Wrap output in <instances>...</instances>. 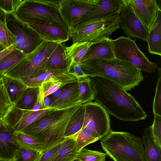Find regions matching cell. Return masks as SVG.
<instances>
[{
    "label": "cell",
    "mask_w": 161,
    "mask_h": 161,
    "mask_svg": "<svg viewBox=\"0 0 161 161\" xmlns=\"http://www.w3.org/2000/svg\"><path fill=\"white\" fill-rule=\"evenodd\" d=\"M94 99L108 113L128 121L145 119L147 115L133 96L118 84L98 76L90 77Z\"/></svg>",
    "instance_id": "obj_1"
},
{
    "label": "cell",
    "mask_w": 161,
    "mask_h": 161,
    "mask_svg": "<svg viewBox=\"0 0 161 161\" xmlns=\"http://www.w3.org/2000/svg\"><path fill=\"white\" fill-rule=\"evenodd\" d=\"M79 64L88 76L106 78L118 84L126 91L138 86L144 79L141 70L128 62L116 58L92 59Z\"/></svg>",
    "instance_id": "obj_2"
},
{
    "label": "cell",
    "mask_w": 161,
    "mask_h": 161,
    "mask_svg": "<svg viewBox=\"0 0 161 161\" xmlns=\"http://www.w3.org/2000/svg\"><path fill=\"white\" fill-rule=\"evenodd\" d=\"M82 104L54 111L38 119L20 131L45 143L42 154L64 140L67 125L72 116Z\"/></svg>",
    "instance_id": "obj_3"
},
{
    "label": "cell",
    "mask_w": 161,
    "mask_h": 161,
    "mask_svg": "<svg viewBox=\"0 0 161 161\" xmlns=\"http://www.w3.org/2000/svg\"><path fill=\"white\" fill-rule=\"evenodd\" d=\"M100 140L103 150L114 161H145L142 138L111 130Z\"/></svg>",
    "instance_id": "obj_4"
},
{
    "label": "cell",
    "mask_w": 161,
    "mask_h": 161,
    "mask_svg": "<svg viewBox=\"0 0 161 161\" xmlns=\"http://www.w3.org/2000/svg\"><path fill=\"white\" fill-rule=\"evenodd\" d=\"M60 0H23L13 14L18 20L27 24L44 23L68 29L59 13Z\"/></svg>",
    "instance_id": "obj_5"
},
{
    "label": "cell",
    "mask_w": 161,
    "mask_h": 161,
    "mask_svg": "<svg viewBox=\"0 0 161 161\" xmlns=\"http://www.w3.org/2000/svg\"><path fill=\"white\" fill-rule=\"evenodd\" d=\"M59 43L43 41L3 75L17 79L33 78L41 75L47 70V63Z\"/></svg>",
    "instance_id": "obj_6"
},
{
    "label": "cell",
    "mask_w": 161,
    "mask_h": 161,
    "mask_svg": "<svg viewBox=\"0 0 161 161\" xmlns=\"http://www.w3.org/2000/svg\"><path fill=\"white\" fill-rule=\"evenodd\" d=\"M120 14L118 12L77 26L70 32L73 43L86 42L93 43L108 38L120 28Z\"/></svg>",
    "instance_id": "obj_7"
},
{
    "label": "cell",
    "mask_w": 161,
    "mask_h": 161,
    "mask_svg": "<svg viewBox=\"0 0 161 161\" xmlns=\"http://www.w3.org/2000/svg\"><path fill=\"white\" fill-rule=\"evenodd\" d=\"M111 41L116 58L128 62L141 71L152 73L157 69V64L148 59L134 40L122 36Z\"/></svg>",
    "instance_id": "obj_8"
},
{
    "label": "cell",
    "mask_w": 161,
    "mask_h": 161,
    "mask_svg": "<svg viewBox=\"0 0 161 161\" xmlns=\"http://www.w3.org/2000/svg\"><path fill=\"white\" fill-rule=\"evenodd\" d=\"M6 23L13 35L15 48L26 55L33 51L44 41L27 24L18 20L13 14H6Z\"/></svg>",
    "instance_id": "obj_9"
},
{
    "label": "cell",
    "mask_w": 161,
    "mask_h": 161,
    "mask_svg": "<svg viewBox=\"0 0 161 161\" xmlns=\"http://www.w3.org/2000/svg\"><path fill=\"white\" fill-rule=\"evenodd\" d=\"M82 105L85 108L83 128L87 127L96 137L101 139L111 130L109 114L96 102Z\"/></svg>",
    "instance_id": "obj_10"
},
{
    "label": "cell",
    "mask_w": 161,
    "mask_h": 161,
    "mask_svg": "<svg viewBox=\"0 0 161 161\" xmlns=\"http://www.w3.org/2000/svg\"><path fill=\"white\" fill-rule=\"evenodd\" d=\"M97 0H60L59 11L70 32L96 4Z\"/></svg>",
    "instance_id": "obj_11"
},
{
    "label": "cell",
    "mask_w": 161,
    "mask_h": 161,
    "mask_svg": "<svg viewBox=\"0 0 161 161\" xmlns=\"http://www.w3.org/2000/svg\"><path fill=\"white\" fill-rule=\"evenodd\" d=\"M124 4L119 15V25L127 37L140 39L147 42L149 32L136 16L127 0H124Z\"/></svg>",
    "instance_id": "obj_12"
},
{
    "label": "cell",
    "mask_w": 161,
    "mask_h": 161,
    "mask_svg": "<svg viewBox=\"0 0 161 161\" xmlns=\"http://www.w3.org/2000/svg\"><path fill=\"white\" fill-rule=\"evenodd\" d=\"M57 110L44 109L34 111L19 109L14 105L3 118L8 126L15 131H20L44 116Z\"/></svg>",
    "instance_id": "obj_13"
},
{
    "label": "cell",
    "mask_w": 161,
    "mask_h": 161,
    "mask_svg": "<svg viewBox=\"0 0 161 161\" xmlns=\"http://www.w3.org/2000/svg\"><path fill=\"white\" fill-rule=\"evenodd\" d=\"M136 16L149 32L159 12L161 11L156 0H127Z\"/></svg>",
    "instance_id": "obj_14"
},
{
    "label": "cell",
    "mask_w": 161,
    "mask_h": 161,
    "mask_svg": "<svg viewBox=\"0 0 161 161\" xmlns=\"http://www.w3.org/2000/svg\"><path fill=\"white\" fill-rule=\"evenodd\" d=\"M124 0H97L95 6L78 22L76 26L120 12Z\"/></svg>",
    "instance_id": "obj_15"
},
{
    "label": "cell",
    "mask_w": 161,
    "mask_h": 161,
    "mask_svg": "<svg viewBox=\"0 0 161 161\" xmlns=\"http://www.w3.org/2000/svg\"><path fill=\"white\" fill-rule=\"evenodd\" d=\"M44 41L58 43L64 42L70 37L68 29L52 24L37 22L28 24Z\"/></svg>",
    "instance_id": "obj_16"
},
{
    "label": "cell",
    "mask_w": 161,
    "mask_h": 161,
    "mask_svg": "<svg viewBox=\"0 0 161 161\" xmlns=\"http://www.w3.org/2000/svg\"><path fill=\"white\" fill-rule=\"evenodd\" d=\"M51 79L59 80L66 84L79 82L80 80L67 69H49L35 78L20 79L28 87H39L43 81Z\"/></svg>",
    "instance_id": "obj_17"
},
{
    "label": "cell",
    "mask_w": 161,
    "mask_h": 161,
    "mask_svg": "<svg viewBox=\"0 0 161 161\" xmlns=\"http://www.w3.org/2000/svg\"><path fill=\"white\" fill-rule=\"evenodd\" d=\"M15 131L10 127L0 131V158L6 161L12 160L20 147L15 138Z\"/></svg>",
    "instance_id": "obj_18"
},
{
    "label": "cell",
    "mask_w": 161,
    "mask_h": 161,
    "mask_svg": "<svg viewBox=\"0 0 161 161\" xmlns=\"http://www.w3.org/2000/svg\"><path fill=\"white\" fill-rule=\"evenodd\" d=\"M115 58L111 39L108 37L92 43L81 62L94 59H108Z\"/></svg>",
    "instance_id": "obj_19"
},
{
    "label": "cell",
    "mask_w": 161,
    "mask_h": 161,
    "mask_svg": "<svg viewBox=\"0 0 161 161\" xmlns=\"http://www.w3.org/2000/svg\"><path fill=\"white\" fill-rule=\"evenodd\" d=\"M78 86L79 82L75 83L51 103L48 108L62 110L81 104L79 95Z\"/></svg>",
    "instance_id": "obj_20"
},
{
    "label": "cell",
    "mask_w": 161,
    "mask_h": 161,
    "mask_svg": "<svg viewBox=\"0 0 161 161\" xmlns=\"http://www.w3.org/2000/svg\"><path fill=\"white\" fill-rule=\"evenodd\" d=\"M92 44L86 42H76L73 43L70 46L65 47L64 52L68 72L73 64H80L81 63Z\"/></svg>",
    "instance_id": "obj_21"
},
{
    "label": "cell",
    "mask_w": 161,
    "mask_h": 161,
    "mask_svg": "<svg viewBox=\"0 0 161 161\" xmlns=\"http://www.w3.org/2000/svg\"><path fill=\"white\" fill-rule=\"evenodd\" d=\"M2 80L10 99L14 105L28 87L20 79L4 75Z\"/></svg>",
    "instance_id": "obj_22"
},
{
    "label": "cell",
    "mask_w": 161,
    "mask_h": 161,
    "mask_svg": "<svg viewBox=\"0 0 161 161\" xmlns=\"http://www.w3.org/2000/svg\"><path fill=\"white\" fill-rule=\"evenodd\" d=\"M150 53L161 55V11L160 12L150 31L147 42Z\"/></svg>",
    "instance_id": "obj_23"
},
{
    "label": "cell",
    "mask_w": 161,
    "mask_h": 161,
    "mask_svg": "<svg viewBox=\"0 0 161 161\" xmlns=\"http://www.w3.org/2000/svg\"><path fill=\"white\" fill-rule=\"evenodd\" d=\"M142 139L145 161H161V149L154 143L149 126L144 129Z\"/></svg>",
    "instance_id": "obj_24"
},
{
    "label": "cell",
    "mask_w": 161,
    "mask_h": 161,
    "mask_svg": "<svg viewBox=\"0 0 161 161\" xmlns=\"http://www.w3.org/2000/svg\"><path fill=\"white\" fill-rule=\"evenodd\" d=\"M85 116V108L82 104L71 117L66 128L65 138L73 139L82 129Z\"/></svg>",
    "instance_id": "obj_25"
},
{
    "label": "cell",
    "mask_w": 161,
    "mask_h": 161,
    "mask_svg": "<svg viewBox=\"0 0 161 161\" xmlns=\"http://www.w3.org/2000/svg\"><path fill=\"white\" fill-rule=\"evenodd\" d=\"M65 46L64 42L59 44L47 63L46 68L47 70H67V63L64 52Z\"/></svg>",
    "instance_id": "obj_26"
},
{
    "label": "cell",
    "mask_w": 161,
    "mask_h": 161,
    "mask_svg": "<svg viewBox=\"0 0 161 161\" xmlns=\"http://www.w3.org/2000/svg\"><path fill=\"white\" fill-rule=\"evenodd\" d=\"M78 152L75 141L71 138H65L53 161H72L75 159Z\"/></svg>",
    "instance_id": "obj_27"
},
{
    "label": "cell",
    "mask_w": 161,
    "mask_h": 161,
    "mask_svg": "<svg viewBox=\"0 0 161 161\" xmlns=\"http://www.w3.org/2000/svg\"><path fill=\"white\" fill-rule=\"evenodd\" d=\"M65 85L62 81L55 79H51L43 81L39 87L38 97L40 101L41 109H45L43 104L44 98Z\"/></svg>",
    "instance_id": "obj_28"
},
{
    "label": "cell",
    "mask_w": 161,
    "mask_h": 161,
    "mask_svg": "<svg viewBox=\"0 0 161 161\" xmlns=\"http://www.w3.org/2000/svg\"><path fill=\"white\" fill-rule=\"evenodd\" d=\"M14 135L20 146L35 150L42 153L45 146L43 142L21 131H15Z\"/></svg>",
    "instance_id": "obj_29"
},
{
    "label": "cell",
    "mask_w": 161,
    "mask_h": 161,
    "mask_svg": "<svg viewBox=\"0 0 161 161\" xmlns=\"http://www.w3.org/2000/svg\"><path fill=\"white\" fill-rule=\"evenodd\" d=\"M39 94V87H28L14 105L22 110H31L36 101Z\"/></svg>",
    "instance_id": "obj_30"
},
{
    "label": "cell",
    "mask_w": 161,
    "mask_h": 161,
    "mask_svg": "<svg viewBox=\"0 0 161 161\" xmlns=\"http://www.w3.org/2000/svg\"><path fill=\"white\" fill-rule=\"evenodd\" d=\"M78 92L81 104L92 102L94 100L95 92L90 77L80 79Z\"/></svg>",
    "instance_id": "obj_31"
},
{
    "label": "cell",
    "mask_w": 161,
    "mask_h": 161,
    "mask_svg": "<svg viewBox=\"0 0 161 161\" xmlns=\"http://www.w3.org/2000/svg\"><path fill=\"white\" fill-rule=\"evenodd\" d=\"M73 139L75 141L78 152L88 145L99 140L86 127H83Z\"/></svg>",
    "instance_id": "obj_32"
},
{
    "label": "cell",
    "mask_w": 161,
    "mask_h": 161,
    "mask_svg": "<svg viewBox=\"0 0 161 161\" xmlns=\"http://www.w3.org/2000/svg\"><path fill=\"white\" fill-rule=\"evenodd\" d=\"M25 55L22 51L15 48L0 62V74H3Z\"/></svg>",
    "instance_id": "obj_33"
},
{
    "label": "cell",
    "mask_w": 161,
    "mask_h": 161,
    "mask_svg": "<svg viewBox=\"0 0 161 161\" xmlns=\"http://www.w3.org/2000/svg\"><path fill=\"white\" fill-rule=\"evenodd\" d=\"M41 152L31 149L20 146L16 152L13 161H39Z\"/></svg>",
    "instance_id": "obj_34"
},
{
    "label": "cell",
    "mask_w": 161,
    "mask_h": 161,
    "mask_svg": "<svg viewBox=\"0 0 161 161\" xmlns=\"http://www.w3.org/2000/svg\"><path fill=\"white\" fill-rule=\"evenodd\" d=\"M106 156L102 152L84 148L78 152L75 159L80 161H106Z\"/></svg>",
    "instance_id": "obj_35"
},
{
    "label": "cell",
    "mask_w": 161,
    "mask_h": 161,
    "mask_svg": "<svg viewBox=\"0 0 161 161\" xmlns=\"http://www.w3.org/2000/svg\"><path fill=\"white\" fill-rule=\"evenodd\" d=\"M14 106L8 97L1 79L0 80V118H4Z\"/></svg>",
    "instance_id": "obj_36"
},
{
    "label": "cell",
    "mask_w": 161,
    "mask_h": 161,
    "mask_svg": "<svg viewBox=\"0 0 161 161\" xmlns=\"http://www.w3.org/2000/svg\"><path fill=\"white\" fill-rule=\"evenodd\" d=\"M157 69L158 77L153 102V112L154 115L161 116V69L158 67Z\"/></svg>",
    "instance_id": "obj_37"
},
{
    "label": "cell",
    "mask_w": 161,
    "mask_h": 161,
    "mask_svg": "<svg viewBox=\"0 0 161 161\" xmlns=\"http://www.w3.org/2000/svg\"><path fill=\"white\" fill-rule=\"evenodd\" d=\"M149 127L154 143L161 149V116L154 114L153 123Z\"/></svg>",
    "instance_id": "obj_38"
},
{
    "label": "cell",
    "mask_w": 161,
    "mask_h": 161,
    "mask_svg": "<svg viewBox=\"0 0 161 161\" xmlns=\"http://www.w3.org/2000/svg\"><path fill=\"white\" fill-rule=\"evenodd\" d=\"M0 43L4 49L14 43L13 35L8 28L6 21L0 24Z\"/></svg>",
    "instance_id": "obj_39"
},
{
    "label": "cell",
    "mask_w": 161,
    "mask_h": 161,
    "mask_svg": "<svg viewBox=\"0 0 161 161\" xmlns=\"http://www.w3.org/2000/svg\"><path fill=\"white\" fill-rule=\"evenodd\" d=\"M22 0H0V9L6 14H13Z\"/></svg>",
    "instance_id": "obj_40"
},
{
    "label": "cell",
    "mask_w": 161,
    "mask_h": 161,
    "mask_svg": "<svg viewBox=\"0 0 161 161\" xmlns=\"http://www.w3.org/2000/svg\"><path fill=\"white\" fill-rule=\"evenodd\" d=\"M63 141L42 154L39 161H53L57 152L62 147Z\"/></svg>",
    "instance_id": "obj_41"
},
{
    "label": "cell",
    "mask_w": 161,
    "mask_h": 161,
    "mask_svg": "<svg viewBox=\"0 0 161 161\" xmlns=\"http://www.w3.org/2000/svg\"><path fill=\"white\" fill-rule=\"evenodd\" d=\"M75 83L66 84L60 87L52 94L48 96L50 101V104L60 96L64 92L71 87Z\"/></svg>",
    "instance_id": "obj_42"
},
{
    "label": "cell",
    "mask_w": 161,
    "mask_h": 161,
    "mask_svg": "<svg viewBox=\"0 0 161 161\" xmlns=\"http://www.w3.org/2000/svg\"><path fill=\"white\" fill-rule=\"evenodd\" d=\"M73 73L80 79L88 77L83 72L79 64H74L71 66L69 71Z\"/></svg>",
    "instance_id": "obj_43"
},
{
    "label": "cell",
    "mask_w": 161,
    "mask_h": 161,
    "mask_svg": "<svg viewBox=\"0 0 161 161\" xmlns=\"http://www.w3.org/2000/svg\"><path fill=\"white\" fill-rule=\"evenodd\" d=\"M16 47V45L14 43L0 52V62L12 52Z\"/></svg>",
    "instance_id": "obj_44"
},
{
    "label": "cell",
    "mask_w": 161,
    "mask_h": 161,
    "mask_svg": "<svg viewBox=\"0 0 161 161\" xmlns=\"http://www.w3.org/2000/svg\"><path fill=\"white\" fill-rule=\"evenodd\" d=\"M9 128L3 119L0 118V131L7 130Z\"/></svg>",
    "instance_id": "obj_45"
},
{
    "label": "cell",
    "mask_w": 161,
    "mask_h": 161,
    "mask_svg": "<svg viewBox=\"0 0 161 161\" xmlns=\"http://www.w3.org/2000/svg\"><path fill=\"white\" fill-rule=\"evenodd\" d=\"M40 109H41L40 101L38 97L36 101L33 106L31 110L34 111H36Z\"/></svg>",
    "instance_id": "obj_46"
},
{
    "label": "cell",
    "mask_w": 161,
    "mask_h": 161,
    "mask_svg": "<svg viewBox=\"0 0 161 161\" xmlns=\"http://www.w3.org/2000/svg\"><path fill=\"white\" fill-rule=\"evenodd\" d=\"M50 104V101L48 96L45 97L43 99V104L45 109L48 108V107Z\"/></svg>",
    "instance_id": "obj_47"
},
{
    "label": "cell",
    "mask_w": 161,
    "mask_h": 161,
    "mask_svg": "<svg viewBox=\"0 0 161 161\" xmlns=\"http://www.w3.org/2000/svg\"><path fill=\"white\" fill-rule=\"evenodd\" d=\"M6 14L0 9V24L6 21Z\"/></svg>",
    "instance_id": "obj_48"
},
{
    "label": "cell",
    "mask_w": 161,
    "mask_h": 161,
    "mask_svg": "<svg viewBox=\"0 0 161 161\" xmlns=\"http://www.w3.org/2000/svg\"><path fill=\"white\" fill-rule=\"evenodd\" d=\"M4 49L3 47L2 46V45L0 43V52L3 50Z\"/></svg>",
    "instance_id": "obj_49"
},
{
    "label": "cell",
    "mask_w": 161,
    "mask_h": 161,
    "mask_svg": "<svg viewBox=\"0 0 161 161\" xmlns=\"http://www.w3.org/2000/svg\"><path fill=\"white\" fill-rule=\"evenodd\" d=\"M3 74H0V80L2 79L3 77Z\"/></svg>",
    "instance_id": "obj_50"
},
{
    "label": "cell",
    "mask_w": 161,
    "mask_h": 161,
    "mask_svg": "<svg viewBox=\"0 0 161 161\" xmlns=\"http://www.w3.org/2000/svg\"><path fill=\"white\" fill-rule=\"evenodd\" d=\"M0 161H7L3 159L0 158Z\"/></svg>",
    "instance_id": "obj_51"
},
{
    "label": "cell",
    "mask_w": 161,
    "mask_h": 161,
    "mask_svg": "<svg viewBox=\"0 0 161 161\" xmlns=\"http://www.w3.org/2000/svg\"><path fill=\"white\" fill-rule=\"evenodd\" d=\"M72 161H79V160H76V159H75V160H73Z\"/></svg>",
    "instance_id": "obj_52"
},
{
    "label": "cell",
    "mask_w": 161,
    "mask_h": 161,
    "mask_svg": "<svg viewBox=\"0 0 161 161\" xmlns=\"http://www.w3.org/2000/svg\"><path fill=\"white\" fill-rule=\"evenodd\" d=\"M13 161L12 160H11V161Z\"/></svg>",
    "instance_id": "obj_53"
}]
</instances>
